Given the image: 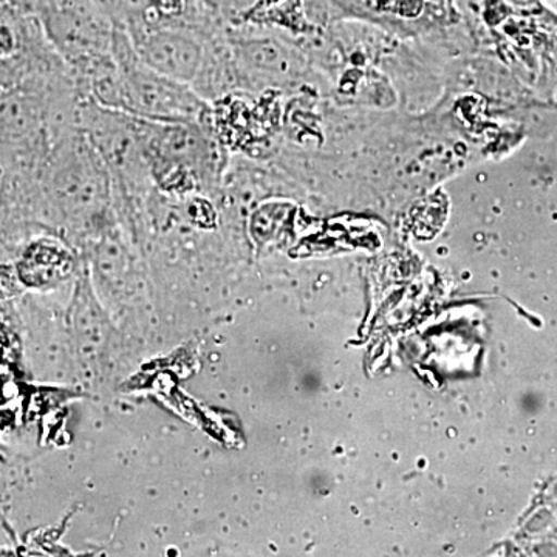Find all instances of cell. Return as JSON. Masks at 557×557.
<instances>
[{
	"label": "cell",
	"mask_w": 557,
	"mask_h": 557,
	"mask_svg": "<svg viewBox=\"0 0 557 557\" xmlns=\"http://www.w3.org/2000/svg\"><path fill=\"white\" fill-rule=\"evenodd\" d=\"M78 126L104 161L113 193L137 196L153 186L139 116L81 100Z\"/></svg>",
	"instance_id": "4"
},
{
	"label": "cell",
	"mask_w": 557,
	"mask_h": 557,
	"mask_svg": "<svg viewBox=\"0 0 557 557\" xmlns=\"http://www.w3.org/2000/svg\"><path fill=\"white\" fill-rule=\"evenodd\" d=\"M236 24L270 25L295 33L307 32L311 25L304 0H256L242 10Z\"/></svg>",
	"instance_id": "5"
},
{
	"label": "cell",
	"mask_w": 557,
	"mask_h": 557,
	"mask_svg": "<svg viewBox=\"0 0 557 557\" xmlns=\"http://www.w3.org/2000/svg\"><path fill=\"white\" fill-rule=\"evenodd\" d=\"M53 50L78 84L112 57L115 28L94 0H27Z\"/></svg>",
	"instance_id": "3"
},
{
	"label": "cell",
	"mask_w": 557,
	"mask_h": 557,
	"mask_svg": "<svg viewBox=\"0 0 557 557\" xmlns=\"http://www.w3.org/2000/svg\"><path fill=\"white\" fill-rule=\"evenodd\" d=\"M113 28L134 35L149 27L157 0H94Z\"/></svg>",
	"instance_id": "6"
},
{
	"label": "cell",
	"mask_w": 557,
	"mask_h": 557,
	"mask_svg": "<svg viewBox=\"0 0 557 557\" xmlns=\"http://www.w3.org/2000/svg\"><path fill=\"white\" fill-rule=\"evenodd\" d=\"M33 14L14 3L0 0V57L16 53Z\"/></svg>",
	"instance_id": "8"
},
{
	"label": "cell",
	"mask_w": 557,
	"mask_h": 557,
	"mask_svg": "<svg viewBox=\"0 0 557 557\" xmlns=\"http://www.w3.org/2000/svg\"><path fill=\"white\" fill-rule=\"evenodd\" d=\"M112 51L116 75L108 109L159 121H199L208 115V101L185 84L149 67L129 36L116 28Z\"/></svg>",
	"instance_id": "2"
},
{
	"label": "cell",
	"mask_w": 557,
	"mask_h": 557,
	"mask_svg": "<svg viewBox=\"0 0 557 557\" xmlns=\"http://www.w3.org/2000/svg\"><path fill=\"white\" fill-rule=\"evenodd\" d=\"M152 185L170 196H189L223 180L226 149L208 115L199 121L139 119Z\"/></svg>",
	"instance_id": "1"
},
{
	"label": "cell",
	"mask_w": 557,
	"mask_h": 557,
	"mask_svg": "<svg viewBox=\"0 0 557 557\" xmlns=\"http://www.w3.org/2000/svg\"><path fill=\"white\" fill-rule=\"evenodd\" d=\"M64 262V252L54 245L38 242L25 251L21 262V274L25 281L44 282L53 277Z\"/></svg>",
	"instance_id": "7"
}]
</instances>
